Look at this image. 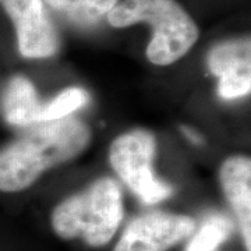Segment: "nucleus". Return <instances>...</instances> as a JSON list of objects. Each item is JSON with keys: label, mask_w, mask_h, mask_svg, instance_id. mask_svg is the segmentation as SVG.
Returning a JSON list of instances; mask_svg holds the SVG:
<instances>
[{"label": "nucleus", "mask_w": 251, "mask_h": 251, "mask_svg": "<svg viewBox=\"0 0 251 251\" xmlns=\"http://www.w3.org/2000/svg\"><path fill=\"white\" fill-rule=\"evenodd\" d=\"M88 126L77 117L41 122L0 151V191L28 188L50 168L82 152L90 143Z\"/></svg>", "instance_id": "nucleus-1"}, {"label": "nucleus", "mask_w": 251, "mask_h": 251, "mask_svg": "<svg viewBox=\"0 0 251 251\" xmlns=\"http://www.w3.org/2000/svg\"><path fill=\"white\" fill-rule=\"evenodd\" d=\"M106 18L116 28L150 24L153 35L147 46V57L156 66L177 62L200 35L197 24L176 0H123L109 11Z\"/></svg>", "instance_id": "nucleus-2"}, {"label": "nucleus", "mask_w": 251, "mask_h": 251, "mask_svg": "<svg viewBox=\"0 0 251 251\" xmlns=\"http://www.w3.org/2000/svg\"><path fill=\"white\" fill-rule=\"evenodd\" d=\"M123 219L122 190L116 180L103 177L54 208L52 227L64 240L82 239L91 247L108 244Z\"/></svg>", "instance_id": "nucleus-3"}, {"label": "nucleus", "mask_w": 251, "mask_h": 251, "mask_svg": "<svg viewBox=\"0 0 251 251\" xmlns=\"http://www.w3.org/2000/svg\"><path fill=\"white\" fill-rule=\"evenodd\" d=\"M156 151L155 137L134 130L117 137L110 145L109 159L113 171L144 204H156L172 196L173 188L156 179L152 171Z\"/></svg>", "instance_id": "nucleus-4"}, {"label": "nucleus", "mask_w": 251, "mask_h": 251, "mask_svg": "<svg viewBox=\"0 0 251 251\" xmlns=\"http://www.w3.org/2000/svg\"><path fill=\"white\" fill-rule=\"evenodd\" d=\"M196 221L187 215L150 212L126 227L115 251H168L190 237Z\"/></svg>", "instance_id": "nucleus-5"}, {"label": "nucleus", "mask_w": 251, "mask_h": 251, "mask_svg": "<svg viewBox=\"0 0 251 251\" xmlns=\"http://www.w3.org/2000/svg\"><path fill=\"white\" fill-rule=\"evenodd\" d=\"M0 4L16 27L21 56L44 59L59 50L60 38L46 13L44 0H0Z\"/></svg>", "instance_id": "nucleus-6"}, {"label": "nucleus", "mask_w": 251, "mask_h": 251, "mask_svg": "<svg viewBox=\"0 0 251 251\" xmlns=\"http://www.w3.org/2000/svg\"><path fill=\"white\" fill-rule=\"evenodd\" d=\"M208 67L219 77L218 92L224 99H236L251 91L250 38H239L215 45L208 53Z\"/></svg>", "instance_id": "nucleus-7"}, {"label": "nucleus", "mask_w": 251, "mask_h": 251, "mask_svg": "<svg viewBox=\"0 0 251 251\" xmlns=\"http://www.w3.org/2000/svg\"><path fill=\"white\" fill-rule=\"evenodd\" d=\"M221 184L233 208L246 250L251 251V161L247 156H232L221 168Z\"/></svg>", "instance_id": "nucleus-8"}, {"label": "nucleus", "mask_w": 251, "mask_h": 251, "mask_svg": "<svg viewBox=\"0 0 251 251\" xmlns=\"http://www.w3.org/2000/svg\"><path fill=\"white\" fill-rule=\"evenodd\" d=\"M42 106L34 84L27 77L16 75L9 81L1 98V112L9 125L31 127L41 123Z\"/></svg>", "instance_id": "nucleus-9"}, {"label": "nucleus", "mask_w": 251, "mask_h": 251, "mask_svg": "<svg viewBox=\"0 0 251 251\" xmlns=\"http://www.w3.org/2000/svg\"><path fill=\"white\" fill-rule=\"evenodd\" d=\"M49 7L80 27H92L106 16L119 0H44Z\"/></svg>", "instance_id": "nucleus-10"}, {"label": "nucleus", "mask_w": 251, "mask_h": 251, "mask_svg": "<svg viewBox=\"0 0 251 251\" xmlns=\"http://www.w3.org/2000/svg\"><path fill=\"white\" fill-rule=\"evenodd\" d=\"M232 230L233 226L229 218L219 214L208 216L197 233H193L184 251H216Z\"/></svg>", "instance_id": "nucleus-11"}, {"label": "nucleus", "mask_w": 251, "mask_h": 251, "mask_svg": "<svg viewBox=\"0 0 251 251\" xmlns=\"http://www.w3.org/2000/svg\"><path fill=\"white\" fill-rule=\"evenodd\" d=\"M90 100L87 91L72 87L60 92L53 100L48 102L42 106L41 122H52L72 115L74 110L82 108Z\"/></svg>", "instance_id": "nucleus-12"}, {"label": "nucleus", "mask_w": 251, "mask_h": 251, "mask_svg": "<svg viewBox=\"0 0 251 251\" xmlns=\"http://www.w3.org/2000/svg\"><path fill=\"white\" fill-rule=\"evenodd\" d=\"M181 131H183V134L187 137L188 140L191 141L193 144H201L202 143V137L198 134L197 131H194L193 128H188V127H184V126H181Z\"/></svg>", "instance_id": "nucleus-13"}]
</instances>
